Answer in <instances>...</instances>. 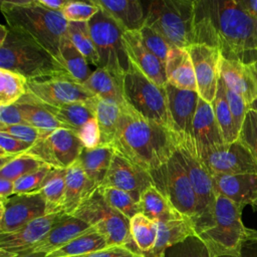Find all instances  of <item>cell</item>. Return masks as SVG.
<instances>
[{"label": "cell", "mask_w": 257, "mask_h": 257, "mask_svg": "<svg viewBox=\"0 0 257 257\" xmlns=\"http://www.w3.org/2000/svg\"><path fill=\"white\" fill-rule=\"evenodd\" d=\"M253 207L257 210V204ZM247 241H257V230L247 229Z\"/></svg>", "instance_id": "91938a15"}, {"label": "cell", "mask_w": 257, "mask_h": 257, "mask_svg": "<svg viewBox=\"0 0 257 257\" xmlns=\"http://www.w3.org/2000/svg\"><path fill=\"white\" fill-rule=\"evenodd\" d=\"M99 7L93 1H70L67 0L62 14L68 22H88L97 12Z\"/></svg>", "instance_id": "f6af8a7d"}, {"label": "cell", "mask_w": 257, "mask_h": 257, "mask_svg": "<svg viewBox=\"0 0 257 257\" xmlns=\"http://www.w3.org/2000/svg\"><path fill=\"white\" fill-rule=\"evenodd\" d=\"M210 174H257V160L239 140L224 144L201 159Z\"/></svg>", "instance_id": "2e32d148"}, {"label": "cell", "mask_w": 257, "mask_h": 257, "mask_svg": "<svg viewBox=\"0 0 257 257\" xmlns=\"http://www.w3.org/2000/svg\"><path fill=\"white\" fill-rule=\"evenodd\" d=\"M138 257H166V255H161V256H152L151 254L147 253V252H142L139 250L138 252Z\"/></svg>", "instance_id": "6125c7cd"}, {"label": "cell", "mask_w": 257, "mask_h": 257, "mask_svg": "<svg viewBox=\"0 0 257 257\" xmlns=\"http://www.w3.org/2000/svg\"><path fill=\"white\" fill-rule=\"evenodd\" d=\"M244 207L217 195L213 224L197 235L210 257H242L241 249L247 241V229L241 216Z\"/></svg>", "instance_id": "277c9868"}, {"label": "cell", "mask_w": 257, "mask_h": 257, "mask_svg": "<svg viewBox=\"0 0 257 257\" xmlns=\"http://www.w3.org/2000/svg\"><path fill=\"white\" fill-rule=\"evenodd\" d=\"M62 214H48L29 222L14 232L0 234V257H15L31 253Z\"/></svg>", "instance_id": "e0dca14e"}, {"label": "cell", "mask_w": 257, "mask_h": 257, "mask_svg": "<svg viewBox=\"0 0 257 257\" xmlns=\"http://www.w3.org/2000/svg\"><path fill=\"white\" fill-rule=\"evenodd\" d=\"M84 147L75 132L58 128L41 137L26 152L54 169H67L73 165Z\"/></svg>", "instance_id": "7c38bea8"}, {"label": "cell", "mask_w": 257, "mask_h": 257, "mask_svg": "<svg viewBox=\"0 0 257 257\" xmlns=\"http://www.w3.org/2000/svg\"><path fill=\"white\" fill-rule=\"evenodd\" d=\"M238 140L248 148L257 160V111L255 109L250 108L248 110Z\"/></svg>", "instance_id": "7dc6e473"}, {"label": "cell", "mask_w": 257, "mask_h": 257, "mask_svg": "<svg viewBox=\"0 0 257 257\" xmlns=\"http://www.w3.org/2000/svg\"><path fill=\"white\" fill-rule=\"evenodd\" d=\"M45 164L37 158L24 153L12 158L4 166L0 167V178L15 182L22 176L29 174Z\"/></svg>", "instance_id": "7bdbcfd3"}, {"label": "cell", "mask_w": 257, "mask_h": 257, "mask_svg": "<svg viewBox=\"0 0 257 257\" xmlns=\"http://www.w3.org/2000/svg\"><path fill=\"white\" fill-rule=\"evenodd\" d=\"M72 216L84 221L101 234L108 247L136 245L131 235L130 219L111 208L98 189L77 208Z\"/></svg>", "instance_id": "9c48e42d"}, {"label": "cell", "mask_w": 257, "mask_h": 257, "mask_svg": "<svg viewBox=\"0 0 257 257\" xmlns=\"http://www.w3.org/2000/svg\"><path fill=\"white\" fill-rule=\"evenodd\" d=\"M112 147L150 173L169 162L178 152L179 143L170 128L144 117L126 103L121 106Z\"/></svg>", "instance_id": "7a4b0ae2"}, {"label": "cell", "mask_w": 257, "mask_h": 257, "mask_svg": "<svg viewBox=\"0 0 257 257\" xmlns=\"http://www.w3.org/2000/svg\"><path fill=\"white\" fill-rule=\"evenodd\" d=\"M47 254L45 253H41V252H32V253H28V254H24V255H18L15 257H47Z\"/></svg>", "instance_id": "94428289"}, {"label": "cell", "mask_w": 257, "mask_h": 257, "mask_svg": "<svg viewBox=\"0 0 257 257\" xmlns=\"http://www.w3.org/2000/svg\"><path fill=\"white\" fill-rule=\"evenodd\" d=\"M0 133L7 134L15 139L34 145L45 134L29 124H14L0 126Z\"/></svg>", "instance_id": "681fc988"}, {"label": "cell", "mask_w": 257, "mask_h": 257, "mask_svg": "<svg viewBox=\"0 0 257 257\" xmlns=\"http://www.w3.org/2000/svg\"><path fill=\"white\" fill-rule=\"evenodd\" d=\"M151 185L154 182L149 172L115 151L101 187H113L127 192L139 202L142 193Z\"/></svg>", "instance_id": "d6986e66"}, {"label": "cell", "mask_w": 257, "mask_h": 257, "mask_svg": "<svg viewBox=\"0 0 257 257\" xmlns=\"http://www.w3.org/2000/svg\"><path fill=\"white\" fill-rule=\"evenodd\" d=\"M88 25L98 57V67L122 79L132 65L123 44L124 31L100 8Z\"/></svg>", "instance_id": "ba28073f"}, {"label": "cell", "mask_w": 257, "mask_h": 257, "mask_svg": "<svg viewBox=\"0 0 257 257\" xmlns=\"http://www.w3.org/2000/svg\"><path fill=\"white\" fill-rule=\"evenodd\" d=\"M139 205L140 213L156 222H167L186 218L155 185H151L142 193Z\"/></svg>", "instance_id": "4dcf8cb0"}, {"label": "cell", "mask_w": 257, "mask_h": 257, "mask_svg": "<svg viewBox=\"0 0 257 257\" xmlns=\"http://www.w3.org/2000/svg\"><path fill=\"white\" fill-rule=\"evenodd\" d=\"M37 3L51 11H62L67 0H37Z\"/></svg>", "instance_id": "6f0895ef"}, {"label": "cell", "mask_w": 257, "mask_h": 257, "mask_svg": "<svg viewBox=\"0 0 257 257\" xmlns=\"http://www.w3.org/2000/svg\"><path fill=\"white\" fill-rule=\"evenodd\" d=\"M238 2L244 10L257 18V0H238Z\"/></svg>", "instance_id": "680465c9"}, {"label": "cell", "mask_w": 257, "mask_h": 257, "mask_svg": "<svg viewBox=\"0 0 257 257\" xmlns=\"http://www.w3.org/2000/svg\"><path fill=\"white\" fill-rule=\"evenodd\" d=\"M51 169L52 168L48 165H44L39 169L22 176L14 182V193L25 194L39 191Z\"/></svg>", "instance_id": "bcb514c9"}, {"label": "cell", "mask_w": 257, "mask_h": 257, "mask_svg": "<svg viewBox=\"0 0 257 257\" xmlns=\"http://www.w3.org/2000/svg\"><path fill=\"white\" fill-rule=\"evenodd\" d=\"M122 39L131 62L157 85L166 87V66L145 46L139 31H125Z\"/></svg>", "instance_id": "7402d4cb"}, {"label": "cell", "mask_w": 257, "mask_h": 257, "mask_svg": "<svg viewBox=\"0 0 257 257\" xmlns=\"http://www.w3.org/2000/svg\"><path fill=\"white\" fill-rule=\"evenodd\" d=\"M66 34L73 45L84 55L88 63L98 67V57L88 22H68Z\"/></svg>", "instance_id": "60d3db41"}, {"label": "cell", "mask_w": 257, "mask_h": 257, "mask_svg": "<svg viewBox=\"0 0 257 257\" xmlns=\"http://www.w3.org/2000/svg\"><path fill=\"white\" fill-rule=\"evenodd\" d=\"M166 76L167 83L179 89L198 90L193 61L187 48H171L166 62Z\"/></svg>", "instance_id": "484cf974"}, {"label": "cell", "mask_w": 257, "mask_h": 257, "mask_svg": "<svg viewBox=\"0 0 257 257\" xmlns=\"http://www.w3.org/2000/svg\"><path fill=\"white\" fill-rule=\"evenodd\" d=\"M121 81L124 100L133 109L172 131L166 87L157 85L133 63Z\"/></svg>", "instance_id": "52a82bcc"}, {"label": "cell", "mask_w": 257, "mask_h": 257, "mask_svg": "<svg viewBox=\"0 0 257 257\" xmlns=\"http://www.w3.org/2000/svg\"><path fill=\"white\" fill-rule=\"evenodd\" d=\"M211 104L213 106L214 114L225 144H230L237 141L239 133L234 124L233 116L226 98L225 83L221 77L218 83V90L215 99Z\"/></svg>", "instance_id": "74e56055"}, {"label": "cell", "mask_w": 257, "mask_h": 257, "mask_svg": "<svg viewBox=\"0 0 257 257\" xmlns=\"http://www.w3.org/2000/svg\"><path fill=\"white\" fill-rule=\"evenodd\" d=\"M190 237H196L193 223L188 218L158 222V237L154 249L147 252L152 256L166 255V250L180 243L185 242Z\"/></svg>", "instance_id": "83f0119b"}, {"label": "cell", "mask_w": 257, "mask_h": 257, "mask_svg": "<svg viewBox=\"0 0 257 257\" xmlns=\"http://www.w3.org/2000/svg\"><path fill=\"white\" fill-rule=\"evenodd\" d=\"M225 93H226V98L233 116L235 127L237 132L240 133L245 116L248 110L251 108L250 104H248L247 101L241 95H239L232 89L228 88L226 85H225Z\"/></svg>", "instance_id": "c3c4849f"}, {"label": "cell", "mask_w": 257, "mask_h": 257, "mask_svg": "<svg viewBox=\"0 0 257 257\" xmlns=\"http://www.w3.org/2000/svg\"><path fill=\"white\" fill-rule=\"evenodd\" d=\"M95 191L97 190L92 187L77 160L66 169L63 213L72 216L77 208Z\"/></svg>", "instance_id": "4316f807"}, {"label": "cell", "mask_w": 257, "mask_h": 257, "mask_svg": "<svg viewBox=\"0 0 257 257\" xmlns=\"http://www.w3.org/2000/svg\"><path fill=\"white\" fill-rule=\"evenodd\" d=\"M220 77L228 88L241 95L248 104L257 98V61L244 63L222 57Z\"/></svg>", "instance_id": "ffe728a7"}, {"label": "cell", "mask_w": 257, "mask_h": 257, "mask_svg": "<svg viewBox=\"0 0 257 257\" xmlns=\"http://www.w3.org/2000/svg\"><path fill=\"white\" fill-rule=\"evenodd\" d=\"M125 31H139L146 23V13L138 0H92Z\"/></svg>", "instance_id": "d4e9b609"}, {"label": "cell", "mask_w": 257, "mask_h": 257, "mask_svg": "<svg viewBox=\"0 0 257 257\" xmlns=\"http://www.w3.org/2000/svg\"><path fill=\"white\" fill-rule=\"evenodd\" d=\"M29 94V93H28ZM33 97V96H32ZM34 98V97H33ZM39 104L47 109L57 120L69 130L77 132L85 122L95 117V99L85 102H74L68 104L51 105L43 103L34 98Z\"/></svg>", "instance_id": "f546056e"}, {"label": "cell", "mask_w": 257, "mask_h": 257, "mask_svg": "<svg viewBox=\"0 0 257 257\" xmlns=\"http://www.w3.org/2000/svg\"><path fill=\"white\" fill-rule=\"evenodd\" d=\"M91 229L92 227L84 221L63 213L47 235L35 246L32 252L50 254Z\"/></svg>", "instance_id": "cb8c5ba5"}, {"label": "cell", "mask_w": 257, "mask_h": 257, "mask_svg": "<svg viewBox=\"0 0 257 257\" xmlns=\"http://www.w3.org/2000/svg\"><path fill=\"white\" fill-rule=\"evenodd\" d=\"M250 107L253 108V109H255V110L257 111V98L250 104Z\"/></svg>", "instance_id": "be15d7a7"}, {"label": "cell", "mask_w": 257, "mask_h": 257, "mask_svg": "<svg viewBox=\"0 0 257 257\" xmlns=\"http://www.w3.org/2000/svg\"><path fill=\"white\" fill-rule=\"evenodd\" d=\"M193 44L220 50L229 60L257 61V18L238 0H194Z\"/></svg>", "instance_id": "6da1fadb"}, {"label": "cell", "mask_w": 257, "mask_h": 257, "mask_svg": "<svg viewBox=\"0 0 257 257\" xmlns=\"http://www.w3.org/2000/svg\"><path fill=\"white\" fill-rule=\"evenodd\" d=\"M185 170L197 197V214L193 221L196 237L213 224L216 193L213 178L195 153L179 149Z\"/></svg>", "instance_id": "8fae6325"}, {"label": "cell", "mask_w": 257, "mask_h": 257, "mask_svg": "<svg viewBox=\"0 0 257 257\" xmlns=\"http://www.w3.org/2000/svg\"><path fill=\"white\" fill-rule=\"evenodd\" d=\"M76 135L85 149H95L100 145V131L95 117L85 122L76 132Z\"/></svg>", "instance_id": "816d5d0a"}, {"label": "cell", "mask_w": 257, "mask_h": 257, "mask_svg": "<svg viewBox=\"0 0 257 257\" xmlns=\"http://www.w3.org/2000/svg\"><path fill=\"white\" fill-rule=\"evenodd\" d=\"M166 90L172 132L178 140L179 149H186L197 155L194 141V118L200 97L199 93L194 90L179 89L168 83Z\"/></svg>", "instance_id": "5bb4252c"}, {"label": "cell", "mask_w": 257, "mask_h": 257, "mask_svg": "<svg viewBox=\"0 0 257 257\" xmlns=\"http://www.w3.org/2000/svg\"><path fill=\"white\" fill-rule=\"evenodd\" d=\"M130 230L138 250L151 252L154 249L158 237V222L138 213L130 219Z\"/></svg>", "instance_id": "f35d334b"}, {"label": "cell", "mask_w": 257, "mask_h": 257, "mask_svg": "<svg viewBox=\"0 0 257 257\" xmlns=\"http://www.w3.org/2000/svg\"><path fill=\"white\" fill-rule=\"evenodd\" d=\"M0 9L10 30L34 41L58 60L59 44L68 25L61 11L48 10L37 0H2Z\"/></svg>", "instance_id": "3957f363"}, {"label": "cell", "mask_w": 257, "mask_h": 257, "mask_svg": "<svg viewBox=\"0 0 257 257\" xmlns=\"http://www.w3.org/2000/svg\"><path fill=\"white\" fill-rule=\"evenodd\" d=\"M32 145L0 133V156H18L26 153Z\"/></svg>", "instance_id": "f5cc1de1"}, {"label": "cell", "mask_w": 257, "mask_h": 257, "mask_svg": "<svg viewBox=\"0 0 257 257\" xmlns=\"http://www.w3.org/2000/svg\"><path fill=\"white\" fill-rule=\"evenodd\" d=\"M66 169L52 168L46 176L39 192L46 203V214L63 213Z\"/></svg>", "instance_id": "d590c367"}, {"label": "cell", "mask_w": 257, "mask_h": 257, "mask_svg": "<svg viewBox=\"0 0 257 257\" xmlns=\"http://www.w3.org/2000/svg\"><path fill=\"white\" fill-rule=\"evenodd\" d=\"M108 247L104 237L96 232L94 228L74 238L60 249L47 254V257H75Z\"/></svg>", "instance_id": "8d00e7d4"}, {"label": "cell", "mask_w": 257, "mask_h": 257, "mask_svg": "<svg viewBox=\"0 0 257 257\" xmlns=\"http://www.w3.org/2000/svg\"><path fill=\"white\" fill-rule=\"evenodd\" d=\"M256 204H257V200H256V201H255V203H254V204H253V205H252V206H254V205H256Z\"/></svg>", "instance_id": "e7e4bbea"}, {"label": "cell", "mask_w": 257, "mask_h": 257, "mask_svg": "<svg viewBox=\"0 0 257 257\" xmlns=\"http://www.w3.org/2000/svg\"><path fill=\"white\" fill-rule=\"evenodd\" d=\"M16 104L20 109L24 121L27 124L41 131L45 135L58 128L69 130L28 93H26L18 102H16Z\"/></svg>", "instance_id": "d6a6232c"}, {"label": "cell", "mask_w": 257, "mask_h": 257, "mask_svg": "<svg viewBox=\"0 0 257 257\" xmlns=\"http://www.w3.org/2000/svg\"><path fill=\"white\" fill-rule=\"evenodd\" d=\"M121 80L108 70L97 67L83 82V85L95 96L123 106L126 102L123 96Z\"/></svg>", "instance_id": "1f68e13d"}, {"label": "cell", "mask_w": 257, "mask_h": 257, "mask_svg": "<svg viewBox=\"0 0 257 257\" xmlns=\"http://www.w3.org/2000/svg\"><path fill=\"white\" fill-rule=\"evenodd\" d=\"M212 178L216 195L242 207L253 205L257 200V174H217Z\"/></svg>", "instance_id": "603a6c76"}, {"label": "cell", "mask_w": 257, "mask_h": 257, "mask_svg": "<svg viewBox=\"0 0 257 257\" xmlns=\"http://www.w3.org/2000/svg\"><path fill=\"white\" fill-rule=\"evenodd\" d=\"M0 106L18 102L27 93V78L23 75L0 68Z\"/></svg>", "instance_id": "ab89813d"}, {"label": "cell", "mask_w": 257, "mask_h": 257, "mask_svg": "<svg viewBox=\"0 0 257 257\" xmlns=\"http://www.w3.org/2000/svg\"><path fill=\"white\" fill-rule=\"evenodd\" d=\"M194 141L200 160L225 144L212 104L201 97H199L194 118Z\"/></svg>", "instance_id": "44dd1931"}, {"label": "cell", "mask_w": 257, "mask_h": 257, "mask_svg": "<svg viewBox=\"0 0 257 257\" xmlns=\"http://www.w3.org/2000/svg\"><path fill=\"white\" fill-rule=\"evenodd\" d=\"M13 195H15L14 182L0 178V199H7Z\"/></svg>", "instance_id": "9f6ffc18"}, {"label": "cell", "mask_w": 257, "mask_h": 257, "mask_svg": "<svg viewBox=\"0 0 257 257\" xmlns=\"http://www.w3.org/2000/svg\"><path fill=\"white\" fill-rule=\"evenodd\" d=\"M98 191L111 208L121 213L127 219L140 213L139 202L127 192L113 187H99Z\"/></svg>", "instance_id": "b9f144b4"}, {"label": "cell", "mask_w": 257, "mask_h": 257, "mask_svg": "<svg viewBox=\"0 0 257 257\" xmlns=\"http://www.w3.org/2000/svg\"><path fill=\"white\" fill-rule=\"evenodd\" d=\"M138 252L139 250H135L133 247L117 245L75 257H138Z\"/></svg>", "instance_id": "db71d44e"}, {"label": "cell", "mask_w": 257, "mask_h": 257, "mask_svg": "<svg viewBox=\"0 0 257 257\" xmlns=\"http://www.w3.org/2000/svg\"><path fill=\"white\" fill-rule=\"evenodd\" d=\"M121 106L118 103L96 96L95 118L100 131L99 146L112 147L118 127Z\"/></svg>", "instance_id": "836d02e7"}, {"label": "cell", "mask_w": 257, "mask_h": 257, "mask_svg": "<svg viewBox=\"0 0 257 257\" xmlns=\"http://www.w3.org/2000/svg\"><path fill=\"white\" fill-rule=\"evenodd\" d=\"M187 49L193 61L199 96L212 103L218 90L222 54L218 48L206 44L195 43Z\"/></svg>", "instance_id": "ac0fdd59"}, {"label": "cell", "mask_w": 257, "mask_h": 257, "mask_svg": "<svg viewBox=\"0 0 257 257\" xmlns=\"http://www.w3.org/2000/svg\"><path fill=\"white\" fill-rule=\"evenodd\" d=\"M170 257H210L204 244L196 237H190L185 242L178 244ZM232 257V256H222Z\"/></svg>", "instance_id": "f907efd6"}, {"label": "cell", "mask_w": 257, "mask_h": 257, "mask_svg": "<svg viewBox=\"0 0 257 257\" xmlns=\"http://www.w3.org/2000/svg\"><path fill=\"white\" fill-rule=\"evenodd\" d=\"M14 124H27L18 108L17 104L1 105L0 106V126L14 125Z\"/></svg>", "instance_id": "11a10c76"}, {"label": "cell", "mask_w": 257, "mask_h": 257, "mask_svg": "<svg viewBox=\"0 0 257 257\" xmlns=\"http://www.w3.org/2000/svg\"><path fill=\"white\" fill-rule=\"evenodd\" d=\"M0 68L15 71L27 80L67 74L46 49L9 28L5 39L0 42Z\"/></svg>", "instance_id": "5b68a950"}, {"label": "cell", "mask_w": 257, "mask_h": 257, "mask_svg": "<svg viewBox=\"0 0 257 257\" xmlns=\"http://www.w3.org/2000/svg\"><path fill=\"white\" fill-rule=\"evenodd\" d=\"M145 24L172 46L188 48L194 43V0H154L146 13Z\"/></svg>", "instance_id": "8992f818"}, {"label": "cell", "mask_w": 257, "mask_h": 257, "mask_svg": "<svg viewBox=\"0 0 257 257\" xmlns=\"http://www.w3.org/2000/svg\"><path fill=\"white\" fill-rule=\"evenodd\" d=\"M150 175L157 189L193 223L197 214V197L179 150L168 163L150 172Z\"/></svg>", "instance_id": "30bf717a"}, {"label": "cell", "mask_w": 257, "mask_h": 257, "mask_svg": "<svg viewBox=\"0 0 257 257\" xmlns=\"http://www.w3.org/2000/svg\"><path fill=\"white\" fill-rule=\"evenodd\" d=\"M58 60L65 69L66 73L71 78L82 84L92 73L88 67V61L73 45L66 33L61 38L59 44Z\"/></svg>", "instance_id": "e575fe53"}, {"label": "cell", "mask_w": 257, "mask_h": 257, "mask_svg": "<svg viewBox=\"0 0 257 257\" xmlns=\"http://www.w3.org/2000/svg\"><path fill=\"white\" fill-rule=\"evenodd\" d=\"M0 234L14 232L47 215L46 203L39 191L15 194L7 199H0Z\"/></svg>", "instance_id": "9a60e30c"}, {"label": "cell", "mask_w": 257, "mask_h": 257, "mask_svg": "<svg viewBox=\"0 0 257 257\" xmlns=\"http://www.w3.org/2000/svg\"><path fill=\"white\" fill-rule=\"evenodd\" d=\"M27 93L51 105L85 102L96 97L82 83L67 74L27 80Z\"/></svg>", "instance_id": "4fadbf2b"}, {"label": "cell", "mask_w": 257, "mask_h": 257, "mask_svg": "<svg viewBox=\"0 0 257 257\" xmlns=\"http://www.w3.org/2000/svg\"><path fill=\"white\" fill-rule=\"evenodd\" d=\"M115 153L113 147L98 146L95 149H83L79 156V163L92 187H101Z\"/></svg>", "instance_id": "f1b7e54d"}, {"label": "cell", "mask_w": 257, "mask_h": 257, "mask_svg": "<svg viewBox=\"0 0 257 257\" xmlns=\"http://www.w3.org/2000/svg\"><path fill=\"white\" fill-rule=\"evenodd\" d=\"M139 33L145 46L166 66L169 52L173 46L160 33L146 24L139 30Z\"/></svg>", "instance_id": "ee69618b"}]
</instances>
